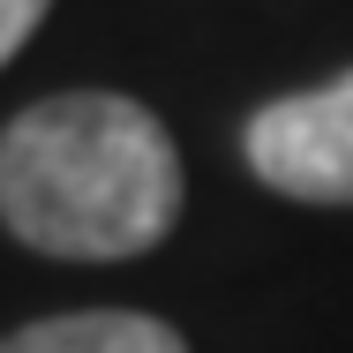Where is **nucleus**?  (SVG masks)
<instances>
[{"label": "nucleus", "mask_w": 353, "mask_h": 353, "mask_svg": "<svg viewBox=\"0 0 353 353\" xmlns=\"http://www.w3.org/2000/svg\"><path fill=\"white\" fill-rule=\"evenodd\" d=\"M46 8H53V0H0V68L30 46V30L46 23Z\"/></svg>", "instance_id": "4"}, {"label": "nucleus", "mask_w": 353, "mask_h": 353, "mask_svg": "<svg viewBox=\"0 0 353 353\" xmlns=\"http://www.w3.org/2000/svg\"><path fill=\"white\" fill-rule=\"evenodd\" d=\"M241 150L271 196L353 211V68L316 90H285L256 105L241 128Z\"/></svg>", "instance_id": "2"}, {"label": "nucleus", "mask_w": 353, "mask_h": 353, "mask_svg": "<svg viewBox=\"0 0 353 353\" xmlns=\"http://www.w3.org/2000/svg\"><path fill=\"white\" fill-rule=\"evenodd\" d=\"M188 203L165 121L121 90H61L0 128V225L68 263H128Z\"/></svg>", "instance_id": "1"}, {"label": "nucleus", "mask_w": 353, "mask_h": 353, "mask_svg": "<svg viewBox=\"0 0 353 353\" xmlns=\"http://www.w3.org/2000/svg\"><path fill=\"white\" fill-rule=\"evenodd\" d=\"M0 353H188V339L143 308H68L8 331Z\"/></svg>", "instance_id": "3"}]
</instances>
